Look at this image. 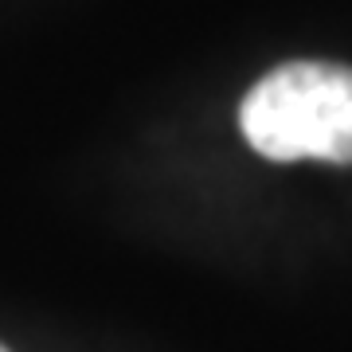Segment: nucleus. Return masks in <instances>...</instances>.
Segmentation results:
<instances>
[{
    "label": "nucleus",
    "mask_w": 352,
    "mask_h": 352,
    "mask_svg": "<svg viewBox=\"0 0 352 352\" xmlns=\"http://www.w3.org/2000/svg\"><path fill=\"white\" fill-rule=\"evenodd\" d=\"M0 352H8V349H4V344H0Z\"/></svg>",
    "instance_id": "obj_2"
},
{
    "label": "nucleus",
    "mask_w": 352,
    "mask_h": 352,
    "mask_svg": "<svg viewBox=\"0 0 352 352\" xmlns=\"http://www.w3.org/2000/svg\"><path fill=\"white\" fill-rule=\"evenodd\" d=\"M239 126L270 161L352 164V67H278L243 98Z\"/></svg>",
    "instance_id": "obj_1"
}]
</instances>
